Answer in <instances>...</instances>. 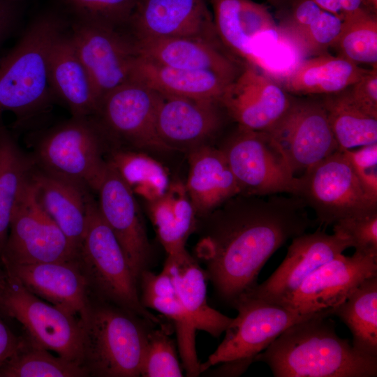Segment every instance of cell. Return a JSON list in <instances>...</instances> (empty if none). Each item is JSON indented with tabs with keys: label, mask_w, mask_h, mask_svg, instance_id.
Segmentation results:
<instances>
[{
	"label": "cell",
	"mask_w": 377,
	"mask_h": 377,
	"mask_svg": "<svg viewBox=\"0 0 377 377\" xmlns=\"http://www.w3.org/2000/svg\"><path fill=\"white\" fill-rule=\"evenodd\" d=\"M304 201L290 197L237 194L197 217V257L219 297L232 303L257 285L269 257L312 226Z\"/></svg>",
	"instance_id": "obj_1"
},
{
	"label": "cell",
	"mask_w": 377,
	"mask_h": 377,
	"mask_svg": "<svg viewBox=\"0 0 377 377\" xmlns=\"http://www.w3.org/2000/svg\"><path fill=\"white\" fill-rule=\"evenodd\" d=\"M330 309L283 331L254 362L276 377H376L377 357L363 355L336 332Z\"/></svg>",
	"instance_id": "obj_2"
},
{
	"label": "cell",
	"mask_w": 377,
	"mask_h": 377,
	"mask_svg": "<svg viewBox=\"0 0 377 377\" xmlns=\"http://www.w3.org/2000/svg\"><path fill=\"white\" fill-rule=\"evenodd\" d=\"M61 30L58 18L52 15L40 16L1 61L0 116L5 112H13L20 124L47 107L52 91L50 54Z\"/></svg>",
	"instance_id": "obj_3"
},
{
	"label": "cell",
	"mask_w": 377,
	"mask_h": 377,
	"mask_svg": "<svg viewBox=\"0 0 377 377\" xmlns=\"http://www.w3.org/2000/svg\"><path fill=\"white\" fill-rule=\"evenodd\" d=\"M112 147L94 115L72 116L39 135L31 154L39 170L97 193Z\"/></svg>",
	"instance_id": "obj_4"
},
{
	"label": "cell",
	"mask_w": 377,
	"mask_h": 377,
	"mask_svg": "<svg viewBox=\"0 0 377 377\" xmlns=\"http://www.w3.org/2000/svg\"><path fill=\"white\" fill-rule=\"evenodd\" d=\"M87 225L78 261L98 301L130 311L153 324L161 320L141 302L138 281L92 193L86 199Z\"/></svg>",
	"instance_id": "obj_5"
},
{
	"label": "cell",
	"mask_w": 377,
	"mask_h": 377,
	"mask_svg": "<svg viewBox=\"0 0 377 377\" xmlns=\"http://www.w3.org/2000/svg\"><path fill=\"white\" fill-rule=\"evenodd\" d=\"M144 321L148 320L119 306L92 302L82 323L83 364L90 376H140L149 330Z\"/></svg>",
	"instance_id": "obj_6"
},
{
	"label": "cell",
	"mask_w": 377,
	"mask_h": 377,
	"mask_svg": "<svg viewBox=\"0 0 377 377\" xmlns=\"http://www.w3.org/2000/svg\"><path fill=\"white\" fill-rule=\"evenodd\" d=\"M240 189L239 194L296 195L295 177L275 142L265 131L237 125L219 148Z\"/></svg>",
	"instance_id": "obj_7"
},
{
	"label": "cell",
	"mask_w": 377,
	"mask_h": 377,
	"mask_svg": "<svg viewBox=\"0 0 377 377\" xmlns=\"http://www.w3.org/2000/svg\"><path fill=\"white\" fill-rule=\"evenodd\" d=\"M6 273L0 288V309L22 325L31 341L59 356L84 364V333L81 320L44 302Z\"/></svg>",
	"instance_id": "obj_8"
},
{
	"label": "cell",
	"mask_w": 377,
	"mask_h": 377,
	"mask_svg": "<svg viewBox=\"0 0 377 377\" xmlns=\"http://www.w3.org/2000/svg\"><path fill=\"white\" fill-rule=\"evenodd\" d=\"M78 258L77 250L42 206L31 176L12 213L0 258L2 266L73 261Z\"/></svg>",
	"instance_id": "obj_9"
},
{
	"label": "cell",
	"mask_w": 377,
	"mask_h": 377,
	"mask_svg": "<svg viewBox=\"0 0 377 377\" xmlns=\"http://www.w3.org/2000/svg\"><path fill=\"white\" fill-rule=\"evenodd\" d=\"M232 306L238 314L225 330L222 342L200 364V374L226 362L241 360L253 363L256 355L288 327L318 313L302 314L246 294L240 295Z\"/></svg>",
	"instance_id": "obj_10"
},
{
	"label": "cell",
	"mask_w": 377,
	"mask_h": 377,
	"mask_svg": "<svg viewBox=\"0 0 377 377\" xmlns=\"http://www.w3.org/2000/svg\"><path fill=\"white\" fill-rule=\"evenodd\" d=\"M297 177L296 196L314 211L321 225L377 209V202L367 195L341 151H336Z\"/></svg>",
	"instance_id": "obj_11"
},
{
	"label": "cell",
	"mask_w": 377,
	"mask_h": 377,
	"mask_svg": "<svg viewBox=\"0 0 377 377\" xmlns=\"http://www.w3.org/2000/svg\"><path fill=\"white\" fill-rule=\"evenodd\" d=\"M160 98V93L130 80L103 98L94 116L114 147L169 151L156 128Z\"/></svg>",
	"instance_id": "obj_12"
},
{
	"label": "cell",
	"mask_w": 377,
	"mask_h": 377,
	"mask_svg": "<svg viewBox=\"0 0 377 377\" xmlns=\"http://www.w3.org/2000/svg\"><path fill=\"white\" fill-rule=\"evenodd\" d=\"M265 132L281 149L295 177L338 150L320 97L293 96L286 112Z\"/></svg>",
	"instance_id": "obj_13"
},
{
	"label": "cell",
	"mask_w": 377,
	"mask_h": 377,
	"mask_svg": "<svg viewBox=\"0 0 377 377\" xmlns=\"http://www.w3.org/2000/svg\"><path fill=\"white\" fill-rule=\"evenodd\" d=\"M93 84L98 108L103 98L129 81L137 57L134 40L125 27L78 21L71 36Z\"/></svg>",
	"instance_id": "obj_14"
},
{
	"label": "cell",
	"mask_w": 377,
	"mask_h": 377,
	"mask_svg": "<svg viewBox=\"0 0 377 377\" xmlns=\"http://www.w3.org/2000/svg\"><path fill=\"white\" fill-rule=\"evenodd\" d=\"M377 274V258L355 251L321 265L300 286L274 304L302 314L332 309L345 301L366 279Z\"/></svg>",
	"instance_id": "obj_15"
},
{
	"label": "cell",
	"mask_w": 377,
	"mask_h": 377,
	"mask_svg": "<svg viewBox=\"0 0 377 377\" xmlns=\"http://www.w3.org/2000/svg\"><path fill=\"white\" fill-rule=\"evenodd\" d=\"M160 94L156 128L168 151L189 153L209 145L229 119L219 99Z\"/></svg>",
	"instance_id": "obj_16"
},
{
	"label": "cell",
	"mask_w": 377,
	"mask_h": 377,
	"mask_svg": "<svg viewBox=\"0 0 377 377\" xmlns=\"http://www.w3.org/2000/svg\"><path fill=\"white\" fill-rule=\"evenodd\" d=\"M97 193L100 212L139 283L142 272L149 269L152 250L135 195L108 162Z\"/></svg>",
	"instance_id": "obj_17"
},
{
	"label": "cell",
	"mask_w": 377,
	"mask_h": 377,
	"mask_svg": "<svg viewBox=\"0 0 377 377\" xmlns=\"http://www.w3.org/2000/svg\"><path fill=\"white\" fill-rule=\"evenodd\" d=\"M125 28L133 40L188 37L221 43L206 0H137Z\"/></svg>",
	"instance_id": "obj_18"
},
{
	"label": "cell",
	"mask_w": 377,
	"mask_h": 377,
	"mask_svg": "<svg viewBox=\"0 0 377 377\" xmlns=\"http://www.w3.org/2000/svg\"><path fill=\"white\" fill-rule=\"evenodd\" d=\"M293 96L259 68L244 64L220 98L230 119L253 131L270 128L289 108Z\"/></svg>",
	"instance_id": "obj_19"
},
{
	"label": "cell",
	"mask_w": 377,
	"mask_h": 377,
	"mask_svg": "<svg viewBox=\"0 0 377 377\" xmlns=\"http://www.w3.org/2000/svg\"><path fill=\"white\" fill-rule=\"evenodd\" d=\"M213 21L223 47L244 64L258 67L259 46L280 36L267 7L252 0H209Z\"/></svg>",
	"instance_id": "obj_20"
},
{
	"label": "cell",
	"mask_w": 377,
	"mask_h": 377,
	"mask_svg": "<svg viewBox=\"0 0 377 377\" xmlns=\"http://www.w3.org/2000/svg\"><path fill=\"white\" fill-rule=\"evenodd\" d=\"M349 247L352 244L347 237L334 233L316 230L295 237L275 272L245 294L273 303L293 292L311 273Z\"/></svg>",
	"instance_id": "obj_21"
},
{
	"label": "cell",
	"mask_w": 377,
	"mask_h": 377,
	"mask_svg": "<svg viewBox=\"0 0 377 377\" xmlns=\"http://www.w3.org/2000/svg\"><path fill=\"white\" fill-rule=\"evenodd\" d=\"M5 271L27 290L84 322L91 307L88 281L77 260L11 265Z\"/></svg>",
	"instance_id": "obj_22"
},
{
	"label": "cell",
	"mask_w": 377,
	"mask_h": 377,
	"mask_svg": "<svg viewBox=\"0 0 377 377\" xmlns=\"http://www.w3.org/2000/svg\"><path fill=\"white\" fill-rule=\"evenodd\" d=\"M137 56L169 67L215 73L232 82L244 63L221 43L188 37L133 40Z\"/></svg>",
	"instance_id": "obj_23"
},
{
	"label": "cell",
	"mask_w": 377,
	"mask_h": 377,
	"mask_svg": "<svg viewBox=\"0 0 377 377\" xmlns=\"http://www.w3.org/2000/svg\"><path fill=\"white\" fill-rule=\"evenodd\" d=\"M188 154L189 170L185 187L197 217L240 193L220 149L207 145Z\"/></svg>",
	"instance_id": "obj_24"
},
{
	"label": "cell",
	"mask_w": 377,
	"mask_h": 377,
	"mask_svg": "<svg viewBox=\"0 0 377 377\" xmlns=\"http://www.w3.org/2000/svg\"><path fill=\"white\" fill-rule=\"evenodd\" d=\"M49 82L52 92L64 101L73 117L97 113L98 102L93 84L71 36L61 34L52 47Z\"/></svg>",
	"instance_id": "obj_25"
},
{
	"label": "cell",
	"mask_w": 377,
	"mask_h": 377,
	"mask_svg": "<svg viewBox=\"0 0 377 377\" xmlns=\"http://www.w3.org/2000/svg\"><path fill=\"white\" fill-rule=\"evenodd\" d=\"M338 54L307 57L283 77V89L292 96H324L344 91L367 71Z\"/></svg>",
	"instance_id": "obj_26"
},
{
	"label": "cell",
	"mask_w": 377,
	"mask_h": 377,
	"mask_svg": "<svg viewBox=\"0 0 377 377\" xmlns=\"http://www.w3.org/2000/svg\"><path fill=\"white\" fill-rule=\"evenodd\" d=\"M165 266L169 269L183 306L197 330L219 337L232 318L212 308L207 302L205 272L188 251L168 255Z\"/></svg>",
	"instance_id": "obj_27"
},
{
	"label": "cell",
	"mask_w": 377,
	"mask_h": 377,
	"mask_svg": "<svg viewBox=\"0 0 377 377\" xmlns=\"http://www.w3.org/2000/svg\"><path fill=\"white\" fill-rule=\"evenodd\" d=\"M32 178L42 206L80 253L87 225V195L91 192L37 167Z\"/></svg>",
	"instance_id": "obj_28"
},
{
	"label": "cell",
	"mask_w": 377,
	"mask_h": 377,
	"mask_svg": "<svg viewBox=\"0 0 377 377\" xmlns=\"http://www.w3.org/2000/svg\"><path fill=\"white\" fill-rule=\"evenodd\" d=\"M131 80L162 94L219 100L231 82L213 72L169 67L138 56Z\"/></svg>",
	"instance_id": "obj_29"
},
{
	"label": "cell",
	"mask_w": 377,
	"mask_h": 377,
	"mask_svg": "<svg viewBox=\"0 0 377 377\" xmlns=\"http://www.w3.org/2000/svg\"><path fill=\"white\" fill-rule=\"evenodd\" d=\"M147 204L151 221L167 255L186 250L187 239L195 231L197 216L185 184H170L164 195Z\"/></svg>",
	"instance_id": "obj_30"
},
{
	"label": "cell",
	"mask_w": 377,
	"mask_h": 377,
	"mask_svg": "<svg viewBox=\"0 0 377 377\" xmlns=\"http://www.w3.org/2000/svg\"><path fill=\"white\" fill-rule=\"evenodd\" d=\"M36 165L31 153L25 151L13 135L0 129V258L9 232L13 209Z\"/></svg>",
	"instance_id": "obj_31"
},
{
	"label": "cell",
	"mask_w": 377,
	"mask_h": 377,
	"mask_svg": "<svg viewBox=\"0 0 377 377\" xmlns=\"http://www.w3.org/2000/svg\"><path fill=\"white\" fill-rule=\"evenodd\" d=\"M331 315L350 330L352 346L359 353L377 357V274L366 279Z\"/></svg>",
	"instance_id": "obj_32"
},
{
	"label": "cell",
	"mask_w": 377,
	"mask_h": 377,
	"mask_svg": "<svg viewBox=\"0 0 377 377\" xmlns=\"http://www.w3.org/2000/svg\"><path fill=\"white\" fill-rule=\"evenodd\" d=\"M107 161L133 194L147 202L164 195L170 184L164 166L142 151L112 147L108 152Z\"/></svg>",
	"instance_id": "obj_33"
},
{
	"label": "cell",
	"mask_w": 377,
	"mask_h": 377,
	"mask_svg": "<svg viewBox=\"0 0 377 377\" xmlns=\"http://www.w3.org/2000/svg\"><path fill=\"white\" fill-rule=\"evenodd\" d=\"M338 145V150L377 143V119L362 111L351 99L347 89L320 96Z\"/></svg>",
	"instance_id": "obj_34"
},
{
	"label": "cell",
	"mask_w": 377,
	"mask_h": 377,
	"mask_svg": "<svg viewBox=\"0 0 377 377\" xmlns=\"http://www.w3.org/2000/svg\"><path fill=\"white\" fill-rule=\"evenodd\" d=\"M89 376V371L84 364L55 356L29 337L22 339L17 350L0 370V377Z\"/></svg>",
	"instance_id": "obj_35"
},
{
	"label": "cell",
	"mask_w": 377,
	"mask_h": 377,
	"mask_svg": "<svg viewBox=\"0 0 377 377\" xmlns=\"http://www.w3.org/2000/svg\"><path fill=\"white\" fill-rule=\"evenodd\" d=\"M332 47L357 64L377 68V13L362 8L346 17Z\"/></svg>",
	"instance_id": "obj_36"
},
{
	"label": "cell",
	"mask_w": 377,
	"mask_h": 377,
	"mask_svg": "<svg viewBox=\"0 0 377 377\" xmlns=\"http://www.w3.org/2000/svg\"><path fill=\"white\" fill-rule=\"evenodd\" d=\"M142 305L153 309L172 320L177 331L179 352L187 376L200 374V364L195 349L196 328L179 301L174 297H140Z\"/></svg>",
	"instance_id": "obj_37"
},
{
	"label": "cell",
	"mask_w": 377,
	"mask_h": 377,
	"mask_svg": "<svg viewBox=\"0 0 377 377\" xmlns=\"http://www.w3.org/2000/svg\"><path fill=\"white\" fill-rule=\"evenodd\" d=\"M343 20L323 10L311 24L283 37L302 55L310 57L327 53L337 41L342 29Z\"/></svg>",
	"instance_id": "obj_38"
},
{
	"label": "cell",
	"mask_w": 377,
	"mask_h": 377,
	"mask_svg": "<svg viewBox=\"0 0 377 377\" xmlns=\"http://www.w3.org/2000/svg\"><path fill=\"white\" fill-rule=\"evenodd\" d=\"M168 328L149 330L141 367L140 376L181 377L183 372Z\"/></svg>",
	"instance_id": "obj_39"
},
{
	"label": "cell",
	"mask_w": 377,
	"mask_h": 377,
	"mask_svg": "<svg viewBox=\"0 0 377 377\" xmlns=\"http://www.w3.org/2000/svg\"><path fill=\"white\" fill-rule=\"evenodd\" d=\"M79 17L78 21L124 27L137 0H61Z\"/></svg>",
	"instance_id": "obj_40"
},
{
	"label": "cell",
	"mask_w": 377,
	"mask_h": 377,
	"mask_svg": "<svg viewBox=\"0 0 377 377\" xmlns=\"http://www.w3.org/2000/svg\"><path fill=\"white\" fill-rule=\"evenodd\" d=\"M333 232L347 237L356 252L377 258V209L337 221Z\"/></svg>",
	"instance_id": "obj_41"
},
{
	"label": "cell",
	"mask_w": 377,
	"mask_h": 377,
	"mask_svg": "<svg viewBox=\"0 0 377 377\" xmlns=\"http://www.w3.org/2000/svg\"><path fill=\"white\" fill-rule=\"evenodd\" d=\"M369 198L377 202V143L341 151Z\"/></svg>",
	"instance_id": "obj_42"
},
{
	"label": "cell",
	"mask_w": 377,
	"mask_h": 377,
	"mask_svg": "<svg viewBox=\"0 0 377 377\" xmlns=\"http://www.w3.org/2000/svg\"><path fill=\"white\" fill-rule=\"evenodd\" d=\"M347 90L351 99L362 111L377 119V68L367 70Z\"/></svg>",
	"instance_id": "obj_43"
},
{
	"label": "cell",
	"mask_w": 377,
	"mask_h": 377,
	"mask_svg": "<svg viewBox=\"0 0 377 377\" xmlns=\"http://www.w3.org/2000/svg\"><path fill=\"white\" fill-rule=\"evenodd\" d=\"M141 295L143 297H177L172 275L166 266L158 274L145 270L139 278Z\"/></svg>",
	"instance_id": "obj_44"
},
{
	"label": "cell",
	"mask_w": 377,
	"mask_h": 377,
	"mask_svg": "<svg viewBox=\"0 0 377 377\" xmlns=\"http://www.w3.org/2000/svg\"><path fill=\"white\" fill-rule=\"evenodd\" d=\"M324 10L330 12L341 20L364 8V0H314Z\"/></svg>",
	"instance_id": "obj_45"
},
{
	"label": "cell",
	"mask_w": 377,
	"mask_h": 377,
	"mask_svg": "<svg viewBox=\"0 0 377 377\" xmlns=\"http://www.w3.org/2000/svg\"><path fill=\"white\" fill-rule=\"evenodd\" d=\"M22 339L16 337L0 320V370L17 350Z\"/></svg>",
	"instance_id": "obj_46"
},
{
	"label": "cell",
	"mask_w": 377,
	"mask_h": 377,
	"mask_svg": "<svg viewBox=\"0 0 377 377\" xmlns=\"http://www.w3.org/2000/svg\"><path fill=\"white\" fill-rule=\"evenodd\" d=\"M10 14L8 9L3 6L0 8V40L6 34L10 25Z\"/></svg>",
	"instance_id": "obj_47"
},
{
	"label": "cell",
	"mask_w": 377,
	"mask_h": 377,
	"mask_svg": "<svg viewBox=\"0 0 377 377\" xmlns=\"http://www.w3.org/2000/svg\"><path fill=\"white\" fill-rule=\"evenodd\" d=\"M295 0H266V1L275 8L276 13L286 10Z\"/></svg>",
	"instance_id": "obj_48"
},
{
	"label": "cell",
	"mask_w": 377,
	"mask_h": 377,
	"mask_svg": "<svg viewBox=\"0 0 377 377\" xmlns=\"http://www.w3.org/2000/svg\"><path fill=\"white\" fill-rule=\"evenodd\" d=\"M363 6L373 13H377V0H364Z\"/></svg>",
	"instance_id": "obj_49"
},
{
	"label": "cell",
	"mask_w": 377,
	"mask_h": 377,
	"mask_svg": "<svg viewBox=\"0 0 377 377\" xmlns=\"http://www.w3.org/2000/svg\"><path fill=\"white\" fill-rule=\"evenodd\" d=\"M5 276H6V272L5 270H1L0 271V287L1 286V283L5 278Z\"/></svg>",
	"instance_id": "obj_50"
},
{
	"label": "cell",
	"mask_w": 377,
	"mask_h": 377,
	"mask_svg": "<svg viewBox=\"0 0 377 377\" xmlns=\"http://www.w3.org/2000/svg\"><path fill=\"white\" fill-rule=\"evenodd\" d=\"M3 126H4L0 122V129H1V128H3ZM1 261H0V269H1Z\"/></svg>",
	"instance_id": "obj_51"
},
{
	"label": "cell",
	"mask_w": 377,
	"mask_h": 377,
	"mask_svg": "<svg viewBox=\"0 0 377 377\" xmlns=\"http://www.w3.org/2000/svg\"><path fill=\"white\" fill-rule=\"evenodd\" d=\"M4 6L2 3L0 2V8Z\"/></svg>",
	"instance_id": "obj_52"
}]
</instances>
